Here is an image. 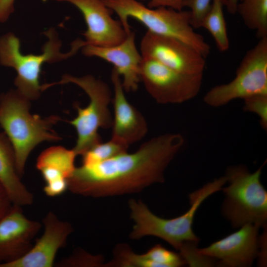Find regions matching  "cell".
<instances>
[{
    "label": "cell",
    "instance_id": "obj_25",
    "mask_svg": "<svg viewBox=\"0 0 267 267\" xmlns=\"http://www.w3.org/2000/svg\"><path fill=\"white\" fill-rule=\"evenodd\" d=\"M244 110L256 114L261 127L267 129V95H256L244 99Z\"/></svg>",
    "mask_w": 267,
    "mask_h": 267
},
{
    "label": "cell",
    "instance_id": "obj_13",
    "mask_svg": "<svg viewBox=\"0 0 267 267\" xmlns=\"http://www.w3.org/2000/svg\"><path fill=\"white\" fill-rule=\"evenodd\" d=\"M41 223L28 218L22 206L13 205L0 219V265L17 260L32 248Z\"/></svg>",
    "mask_w": 267,
    "mask_h": 267
},
{
    "label": "cell",
    "instance_id": "obj_18",
    "mask_svg": "<svg viewBox=\"0 0 267 267\" xmlns=\"http://www.w3.org/2000/svg\"><path fill=\"white\" fill-rule=\"evenodd\" d=\"M0 182L13 204L22 207L33 204V194L21 181L13 148L4 133H0Z\"/></svg>",
    "mask_w": 267,
    "mask_h": 267
},
{
    "label": "cell",
    "instance_id": "obj_30",
    "mask_svg": "<svg viewBox=\"0 0 267 267\" xmlns=\"http://www.w3.org/2000/svg\"><path fill=\"white\" fill-rule=\"evenodd\" d=\"M239 0H225L224 6L231 14L236 13V8Z\"/></svg>",
    "mask_w": 267,
    "mask_h": 267
},
{
    "label": "cell",
    "instance_id": "obj_1",
    "mask_svg": "<svg viewBox=\"0 0 267 267\" xmlns=\"http://www.w3.org/2000/svg\"><path fill=\"white\" fill-rule=\"evenodd\" d=\"M184 143L179 134H164L143 143L134 152L82 165L69 179L68 189L94 198L138 192L164 181L166 168Z\"/></svg>",
    "mask_w": 267,
    "mask_h": 267
},
{
    "label": "cell",
    "instance_id": "obj_4",
    "mask_svg": "<svg viewBox=\"0 0 267 267\" xmlns=\"http://www.w3.org/2000/svg\"><path fill=\"white\" fill-rule=\"evenodd\" d=\"M45 35L47 41L40 54L22 53L20 40L13 33L8 32L0 37V64L16 71V89L30 101L37 99L42 91L39 79L43 65L65 60L86 44L85 41L77 39L73 42L70 51L63 53L61 42L56 31L51 28Z\"/></svg>",
    "mask_w": 267,
    "mask_h": 267
},
{
    "label": "cell",
    "instance_id": "obj_26",
    "mask_svg": "<svg viewBox=\"0 0 267 267\" xmlns=\"http://www.w3.org/2000/svg\"><path fill=\"white\" fill-rule=\"evenodd\" d=\"M212 0H184L183 6L190 9L191 24L194 28H200L201 22L209 11Z\"/></svg>",
    "mask_w": 267,
    "mask_h": 267
},
{
    "label": "cell",
    "instance_id": "obj_17",
    "mask_svg": "<svg viewBox=\"0 0 267 267\" xmlns=\"http://www.w3.org/2000/svg\"><path fill=\"white\" fill-rule=\"evenodd\" d=\"M76 156L73 149L61 146L50 147L40 154L36 168L44 181L43 190L46 195L56 197L68 189V180L76 168Z\"/></svg>",
    "mask_w": 267,
    "mask_h": 267
},
{
    "label": "cell",
    "instance_id": "obj_14",
    "mask_svg": "<svg viewBox=\"0 0 267 267\" xmlns=\"http://www.w3.org/2000/svg\"><path fill=\"white\" fill-rule=\"evenodd\" d=\"M70 3L82 13L87 26L83 34L86 44L110 46L123 41L127 36L119 21L102 0H57Z\"/></svg>",
    "mask_w": 267,
    "mask_h": 267
},
{
    "label": "cell",
    "instance_id": "obj_12",
    "mask_svg": "<svg viewBox=\"0 0 267 267\" xmlns=\"http://www.w3.org/2000/svg\"><path fill=\"white\" fill-rule=\"evenodd\" d=\"M42 223L44 232L30 251L20 259L0 265V267H54L57 252L65 246L73 228L51 211L44 217Z\"/></svg>",
    "mask_w": 267,
    "mask_h": 267
},
{
    "label": "cell",
    "instance_id": "obj_23",
    "mask_svg": "<svg viewBox=\"0 0 267 267\" xmlns=\"http://www.w3.org/2000/svg\"><path fill=\"white\" fill-rule=\"evenodd\" d=\"M108 265L122 267H152L143 254L135 253L126 244L116 246L114 250L113 260Z\"/></svg>",
    "mask_w": 267,
    "mask_h": 267
},
{
    "label": "cell",
    "instance_id": "obj_19",
    "mask_svg": "<svg viewBox=\"0 0 267 267\" xmlns=\"http://www.w3.org/2000/svg\"><path fill=\"white\" fill-rule=\"evenodd\" d=\"M236 13L259 39L267 37V0H239Z\"/></svg>",
    "mask_w": 267,
    "mask_h": 267
},
{
    "label": "cell",
    "instance_id": "obj_16",
    "mask_svg": "<svg viewBox=\"0 0 267 267\" xmlns=\"http://www.w3.org/2000/svg\"><path fill=\"white\" fill-rule=\"evenodd\" d=\"M111 80L113 87L112 102L114 110L111 137L130 145L145 136L147 123L140 112L128 100L121 76L114 68Z\"/></svg>",
    "mask_w": 267,
    "mask_h": 267
},
{
    "label": "cell",
    "instance_id": "obj_22",
    "mask_svg": "<svg viewBox=\"0 0 267 267\" xmlns=\"http://www.w3.org/2000/svg\"><path fill=\"white\" fill-rule=\"evenodd\" d=\"M152 267H179L186 263L179 253L170 251L160 244L143 254Z\"/></svg>",
    "mask_w": 267,
    "mask_h": 267
},
{
    "label": "cell",
    "instance_id": "obj_8",
    "mask_svg": "<svg viewBox=\"0 0 267 267\" xmlns=\"http://www.w3.org/2000/svg\"><path fill=\"white\" fill-rule=\"evenodd\" d=\"M256 95H267V37L249 49L230 82L216 86L204 96L208 105L218 107L231 101Z\"/></svg>",
    "mask_w": 267,
    "mask_h": 267
},
{
    "label": "cell",
    "instance_id": "obj_24",
    "mask_svg": "<svg viewBox=\"0 0 267 267\" xmlns=\"http://www.w3.org/2000/svg\"><path fill=\"white\" fill-rule=\"evenodd\" d=\"M100 264V257L94 256L83 250H77L69 256L55 262L54 267H95Z\"/></svg>",
    "mask_w": 267,
    "mask_h": 267
},
{
    "label": "cell",
    "instance_id": "obj_11",
    "mask_svg": "<svg viewBox=\"0 0 267 267\" xmlns=\"http://www.w3.org/2000/svg\"><path fill=\"white\" fill-rule=\"evenodd\" d=\"M259 228L254 224H245L208 246L198 248V252L222 267H250L260 254Z\"/></svg>",
    "mask_w": 267,
    "mask_h": 267
},
{
    "label": "cell",
    "instance_id": "obj_29",
    "mask_svg": "<svg viewBox=\"0 0 267 267\" xmlns=\"http://www.w3.org/2000/svg\"><path fill=\"white\" fill-rule=\"evenodd\" d=\"M13 205L6 191L0 182V219L10 210Z\"/></svg>",
    "mask_w": 267,
    "mask_h": 267
},
{
    "label": "cell",
    "instance_id": "obj_27",
    "mask_svg": "<svg viewBox=\"0 0 267 267\" xmlns=\"http://www.w3.org/2000/svg\"><path fill=\"white\" fill-rule=\"evenodd\" d=\"M141 1H148L147 6L154 8L159 7H166L180 11L184 8L183 2L184 0H138Z\"/></svg>",
    "mask_w": 267,
    "mask_h": 267
},
{
    "label": "cell",
    "instance_id": "obj_15",
    "mask_svg": "<svg viewBox=\"0 0 267 267\" xmlns=\"http://www.w3.org/2000/svg\"><path fill=\"white\" fill-rule=\"evenodd\" d=\"M82 49L87 56L98 57L112 64L122 77L125 91L133 92L138 89L143 57L136 47L134 32L132 31L123 41L117 44L110 46L86 44Z\"/></svg>",
    "mask_w": 267,
    "mask_h": 267
},
{
    "label": "cell",
    "instance_id": "obj_5",
    "mask_svg": "<svg viewBox=\"0 0 267 267\" xmlns=\"http://www.w3.org/2000/svg\"><path fill=\"white\" fill-rule=\"evenodd\" d=\"M102 0L116 14L127 34L132 31L128 20L132 18L145 26L147 31L178 40L205 58L210 52L209 44L191 24L189 10L178 11L166 7L151 8L138 0Z\"/></svg>",
    "mask_w": 267,
    "mask_h": 267
},
{
    "label": "cell",
    "instance_id": "obj_2",
    "mask_svg": "<svg viewBox=\"0 0 267 267\" xmlns=\"http://www.w3.org/2000/svg\"><path fill=\"white\" fill-rule=\"evenodd\" d=\"M226 182L225 176L215 179L189 194L190 207L178 217L167 219L159 217L141 201L130 199L129 206L131 218L134 222L130 237L138 239L145 236L160 238L176 250L190 267H211V259L198 252V237L192 229L196 212L209 196L222 189Z\"/></svg>",
    "mask_w": 267,
    "mask_h": 267
},
{
    "label": "cell",
    "instance_id": "obj_7",
    "mask_svg": "<svg viewBox=\"0 0 267 267\" xmlns=\"http://www.w3.org/2000/svg\"><path fill=\"white\" fill-rule=\"evenodd\" d=\"M263 166L254 173L243 165L229 167L226 171L228 185L222 188L225 199L222 211L233 227L266 225L267 191L260 180Z\"/></svg>",
    "mask_w": 267,
    "mask_h": 267
},
{
    "label": "cell",
    "instance_id": "obj_20",
    "mask_svg": "<svg viewBox=\"0 0 267 267\" xmlns=\"http://www.w3.org/2000/svg\"><path fill=\"white\" fill-rule=\"evenodd\" d=\"M224 3L225 0H212L211 7L200 25L211 34L217 48L222 52L228 50L229 46L223 11Z\"/></svg>",
    "mask_w": 267,
    "mask_h": 267
},
{
    "label": "cell",
    "instance_id": "obj_21",
    "mask_svg": "<svg viewBox=\"0 0 267 267\" xmlns=\"http://www.w3.org/2000/svg\"><path fill=\"white\" fill-rule=\"evenodd\" d=\"M129 146L119 139L111 137L109 140L101 141L85 152L82 155V165H89L110 159L128 152Z\"/></svg>",
    "mask_w": 267,
    "mask_h": 267
},
{
    "label": "cell",
    "instance_id": "obj_3",
    "mask_svg": "<svg viewBox=\"0 0 267 267\" xmlns=\"http://www.w3.org/2000/svg\"><path fill=\"white\" fill-rule=\"evenodd\" d=\"M30 102L16 89L0 96V126L12 145L21 178L29 155L38 145L61 139L53 129L60 118L32 114Z\"/></svg>",
    "mask_w": 267,
    "mask_h": 267
},
{
    "label": "cell",
    "instance_id": "obj_9",
    "mask_svg": "<svg viewBox=\"0 0 267 267\" xmlns=\"http://www.w3.org/2000/svg\"><path fill=\"white\" fill-rule=\"evenodd\" d=\"M140 78L147 92L157 103L179 104L198 94L203 75L183 74L154 60L143 58Z\"/></svg>",
    "mask_w": 267,
    "mask_h": 267
},
{
    "label": "cell",
    "instance_id": "obj_10",
    "mask_svg": "<svg viewBox=\"0 0 267 267\" xmlns=\"http://www.w3.org/2000/svg\"><path fill=\"white\" fill-rule=\"evenodd\" d=\"M140 52L143 58L187 75H203L206 66V58L188 44L147 31L141 40Z\"/></svg>",
    "mask_w": 267,
    "mask_h": 267
},
{
    "label": "cell",
    "instance_id": "obj_6",
    "mask_svg": "<svg viewBox=\"0 0 267 267\" xmlns=\"http://www.w3.org/2000/svg\"><path fill=\"white\" fill-rule=\"evenodd\" d=\"M73 84L88 95L89 102L85 107L76 104L77 116L69 121L76 130L77 137L73 148L77 156H82L87 150L101 142L99 129L112 127L113 117L109 108L112 93L108 85L103 81L88 74L77 77L65 74L58 82L42 85L43 90L50 87Z\"/></svg>",
    "mask_w": 267,
    "mask_h": 267
},
{
    "label": "cell",
    "instance_id": "obj_28",
    "mask_svg": "<svg viewBox=\"0 0 267 267\" xmlns=\"http://www.w3.org/2000/svg\"><path fill=\"white\" fill-rule=\"evenodd\" d=\"M15 0H0V23L6 22L14 10Z\"/></svg>",
    "mask_w": 267,
    "mask_h": 267
}]
</instances>
